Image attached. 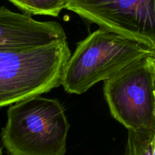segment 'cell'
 <instances>
[{
  "label": "cell",
  "mask_w": 155,
  "mask_h": 155,
  "mask_svg": "<svg viewBox=\"0 0 155 155\" xmlns=\"http://www.w3.org/2000/svg\"><path fill=\"white\" fill-rule=\"evenodd\" d=\"M149 56H155V45L99 28L77 43L64 68L61 85L68 93L80 95Z\"/></svg>",
  "instance_id": "1"
},
{
  "label": "cell",
  "mask_w": 155,
  "mask_h": 155,
  "mask_svg": "<svg viewBox=\"0 0 155 155\" xmlns=\"http://www.w3.org/2000/svg\"><path fill=\"white\" fill-rule=\"evenodd\" d=\"M71 54L67 39L36 48L0 51V108L61 85Z\"/></svg>",
  "instance_id": "3"
},
{
  "label": "cell",
  "mask_w": 155,
  "mask_h": 155,
  "mask_svg": "<svg viewBox=\"0 0 155 155\" xmlns=\"http://www.w3.org/2000/svg\"><path fill=\"white\" fill-rule=\"evenodd\" d=\"M8 1L11 2H12V4H14V5H15V3L16 2V1H17V0H8Z\"/></svg>",
  "instance_id": "9"
},
{
  "label": "cell",
  "mask_w": 155,
  "mask_h": 155,
  "mask_svg": "<svg viewBox=\"0 0 155 155\" xmlns=\"http://www.w3.org/2000/svg\"><path fill=\"white\" fill-rule=\"evenodd\" d=\"M65 8L100 28L155 45V0H67Z\"/></svg>",
  "instance_id": "5"
},
{
  "label": "cell",
  "mask_w": 155,
  "mask_h": 155,
  "mask_svg": "<svg viewBox=\"0 0 155 155\" xmlns=\"http://www.w3.org/2000/svg\"><path fill=\"white\" fill-rule=\"evenodd\" d=\"M1 140L9 155H65L70 129L60 101L41 95L11 106Z\"/></svg>",
  "instance_id": "2"
},
{
  "label": "cell",
  "mask_w": 155,
  "mask_h": 155,
  "mask_svg": "<svg viewBox=\"0 0 155 155\" xmlns=\"http://www.w3.org/2000/svg\"><path fill=\"white\" fill-rule=\"evenodd\" d=\"M65 39L58 22L36 21L28 14L0 7V51L36 48Z\"/></svg>",
  "instance_id": "6"
},
{
  "label": "cell",
  "mask_w": 155,
  "mask_h": 155,
  "mask_svg": "<svg viewBox=\"0 0 155 155\" xmlns=\"http://www.w3.org/2000/svg\"><path fill=\"white\" fill-rule=\"evenodd\" d=\"M0 155H3V152H2V148L0 146Z\"/></svg>",
  "instance_id": "10"
},
{
  "label": "cell",
  "mask_w": 155,
  "mask_h": 155,
  "mask_svg": "<svg viewBox=\"0 0 155 155\" xmlns=\"http://www.w3.org/2000/svg\"><path fill=\"white\" fill-rule=\"evenodd\" d=\"M155 56L129 65L104 81L112 117L127 130H155Z\"/></svg>",
  "instance_id": "4"
},
{
  "label": "cell",
  "mask_w": 155,
  "mask_h": 155,
  "mask_svg": "<svg viewBox=\"0 0 155 155\" xmlns=\"http://www.w3.org/2000/svg\"><path fill=\"white\" fill-rule=\"evenodd\" d=\"M155 130H128L124 155H154Z\"/></svg>",
  "instance_id": "7"
},
{
  "label": "cell",
  "mask_w": 155,
  "mask_h": 155,
  "mask_svg": "<svg viewBox=\"0 0 155 155\" xmlns=\"http://www.w3.org/2000/svg\"><path fill=\"white\" fill-rule=\"evenodd\" d=\"M67 0H17L15 5L25 14L58 17L65 8Z\"/></svg>",
  "instance_id": "8"
}]
</instances>
